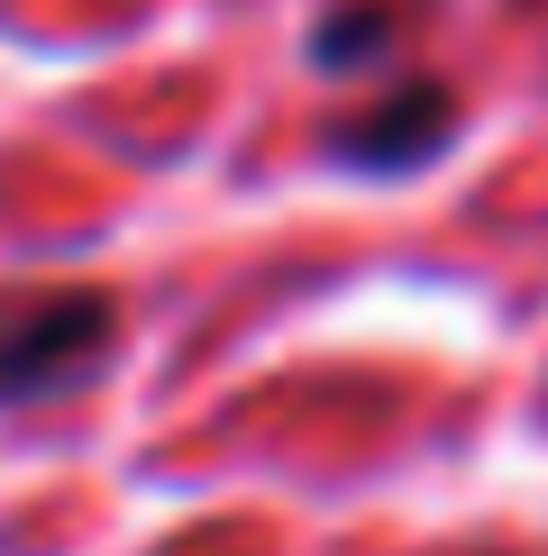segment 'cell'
<instances>
[{
    "instance_id": "1",
    "label": "cell",
    "mask_w": 548,
    "mask_h": 556,
    "mask_svg": "<svg viewBox=\"0 0 548 556\" xmlns=\"http://www.w3.org/2000/svg\"><path fill=\"white\" fill-rule=\"evenodd\" d=\"M110 346H120V301L91 292V283L10 301V311H0V410L64 402V392L101 383Z\"/></svg>"
},
{
    "instance_id": "2",
    "label": "cell",
    "mask_w": 548,
    "mask_h": 556,
    "mask_svg": "<svg viewBox=\"0 0 548 556\" xmlns=\"http://www.w3.org/2000/svg\"><path fill=\"white\" fill-rule=\"evenodd\" d=\"M457 137H466V101H457V83L402 74L394 91H375L365 110L329 119V137H320V147H329L338 174H429Z\"/></svg>"
},
{
    "instance_id": "3",
    "label": "cell",
    "mask_w": 548,
    "mask_h": 556,
    "mask_svg": "<svg viewBox=\"0 0 548 556\" xmlns=\"http://www.w3.org/2000/svg\"><path fill=\"white\" fill-rule=\"evenodd\" d=\"M302 55L320 64V74H365V64L394 55V10L384 0H348V10H320Z\"/></svg>"
}]
</instances>
